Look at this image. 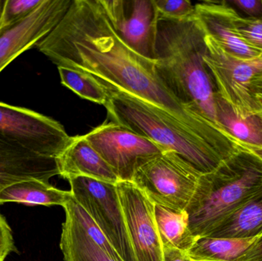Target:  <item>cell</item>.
Here are the masks:
<instances>
[{
    "instance_id": "cell-1",
    "label": "cell",
    "mask_w": 262,
    "mask_h": 261,
    "mask_svg": "<svg viewBox=\"0 0 262 261\" xmlns=\"http://www.w3.org/2000/svg\"><path fill=\"white\" fill-rule=\"evenodd\" d=\"M36 46L57 67L85 72L157 106L226 154L241 147L223 127L175 98L159 78L155 61L121 41L98 0H72L61 21Z\"/></svg>"
},
{
    "instance_id": "cell-2",
    "label": "cell",
    "mask_w": 262,
    "mask_h": 261,
    "mask_svg": "<svg viewBox=\"0 0 262 261\" xmlns=\"http://www.w3.org/2000/svg\"><path fill=\"white\" fill-rule=\"evenodd\" d=\"M206 36L195 16L182 21L160 19L154 61L159 78L175 98L217 124L216 90L204 61Z\"/></svg>"
},
{
    "instance_id": "cell-3",
    "label": "cell",
    "mask_w": 262,
    "mask_h": 261,
    "mask_svg": "<svg viewBox=\"0 0 262 261\" xmlns=\"http://www.w3.org/2000/svg\"><path fill=\"white\" fill-rule=\"evenodd\" d=\"M101 83L108 93L104 107L111 122L151 139L166 151L176 152L200 174L214 171L232 156L157 106Z\"/></svg>"
},
{
    "instance_id": "cell-4",
    "label": "cell",
    "mask_w": 262,
    "mask_h": 261,
    "mask_svg": "<svg viewBox=\"0 0 262 261\" xmlns=\"http://www.w3.org/2000/svg\"><path fill=\"white\" fill-rule=\"evenodd\" d=\"M262 193V157L243 149L216 170L203 174L186 207L189 228L196 239L208 237L228 216Z\"/></svg>"
},
{
    "instance_id": "cell-5",
    "label": "cell",
    "mask_w": 262,
    "mask_h": 261,
    "mask_svg": "<svg viewBox=\"0 0 262 261\" xmlns=\"http://www.w3.org/2000/svg\"><path fill=\"white\" fill-rule=\"evenodd\" d=\"M204 61L216 93L240 114L262 112V53L249 59L236 58L225 52L211 37Z\"/></svg>"
},
{
    "instance_id": "cell-6",
    "label": "cell",
    "mask_w": 262,
    "mask_h": 261,
    "mask_svg": "<svg viewBox=\"0 0 262 261\" xmlns=\"http://www.w3.org/2000/svg\"><path fill=\"white\" fill-rule=\"evenodd\" d=\"M201 175L178 153L169 150L141 165L131 182L154 205L185 211Z\"/></svg>"
},
{
    "instance_id": "cell-7",
    "label": "cell",
    "mask_w": 262,
    "mask_h": 261,
    "mask_svg": "<svg viewBox=\"0 0 262 261\" xmlns=\"http://www.w3.org/2000/svg\"><path fill=\"white\" fill-rule=\"evenodd\" d=\"M77 203L95 221L123 261H136L117 185L89 177L70 179Z\"/></svg>"
},
{
    "instance_id": "cell-8",
    "label": "cell",
    "mask_w": 262,
    "mask_h": 261,
    "mask_svg": "<svg viewBox=\"0 0 262 261\" xmlns=\"http://www.w3.org/2000/svg\"><path fill=\"white\" fill-rule=\"evenodd\" d=\"M84 136L120 181L131 182L141 165L166 151L151 139L113 122L104 123Z\"/></svg>"
},
{
    "instance_id": "cell-9",
    "label": "cell",
    "mask_w": 262,
    "mask_h": 261,
    "mask_svg": "<svg viewBox=\"0 0 262 261\" xmlns=\"http://www.w3.org/2000/svg\"><path fill=\"white\" fill-rule=\"evenodd\" d=\"M0 133L38 154L58 159L72 141L52 118L0 102Z\"/></svg>"
},
{
    "instance_id": "cell-10",
    "label": "cell",
    "mask_w": 262,
    "mask_h": 261,
    "mask_svg": "<svg viewBox=\"0 0 262 261\" xmlns=\"http://www.w3.org/2000/svg\"><path fill=\"white\" fill-rule=\"evenodd\" d=\"M114 30L129 48L155 60L159 14L154 0H98Z\"/></svg>"
},
{
    "instance_id": "cell-11",
    "label": "cell",
    "mask_w": 262,
    "mask_h": 261,
    "mask_svg": "<svg viewBox=\"0 0 262 261\" xmlns=\"http://www.w3.org/2000/svg\"><path fill=\"white\" fill-rule=\"evenodd\" d=\"M117 188L136 261H164L155 205L132 182L120 181Z\"/></svg>"
},
{
    "instance_id": "cell-12",
    "label": "cell",
    "mask_w": 262,
    "mask_h": 261,
    "mask_svg": "<svg viewBox=\"0 0 262 261\" xmlns=\"http://www.w3.org/2000/svg\"><path fill=\"white\" fill-rule=\"evenodd\" d=\"M72 0H43L26 18L0 30V73L21 53L36 45L61 21Z\"/></svg>"
},
{
    "instance_id": "cell-13",
    "label": "cell",
    "mask_w": 262,
    "mask_h": 261,
    "mask_svg": "<svg viewBox=\"0 0 262 261\" xmlns=\"http://www.w3.org/2000/svg\"><path fill=\"white\" fill-rule=\"evenodd\" d=\"M57 175V159L35 153L0 133V193L12 184L29 179L49 182Z\"/></svg>"
},
{
    "instance_id": "cell-14",
    "label": "cell",
    "mask_w": 262,
    "mask_h": 261,
    "mask_svg": "<svg viewBox=\"0 0 262 261\" xmlns=\"http://www.w3.org/2000/svg\"><path fill=\"white\" fill-rule=\"evenodd\" d=\"M195 18L206 35L211 37L225 52L236 58H255L262 51L254 49L240 39L231 22L232 6L226 0L205 1L195 5Z\"/></svg>"
},
{
    "instance_id": "cell-15",
    "label": "cell",
    "mask_w": 262,
    "mask_h": 261,
    "mask_svg": "<svg viewBox=\"0 0 262 261\" xmlns=\"http://www.w3.org/2000/svg\"><path fill=\"white\" fill-rule=\"evenodd\" d=\"M57 160L59 176L68 180L89 177L115 185L120 182L113 169L92 147L84 135L72 136L70 144Z\"/></svg>"
},
{
    "instance_id": "cell-16",
    "label": "cell",
    "mask_w": 262,
    "mask_h": 261,
    "mask_svg": "<svg viewBox=\"0 0 262 261\" xmlns=\"http://www.w3.org/2000/svg\"><path fill=\"white\" fill-rule=\"evenodd\" d=\"M215 118L220 127L255 152L262 151V114H240L215 94Z\"/></svg>"
},
{
    "instance_id": "cell-17",
    "label": "cell",
    "mask_w": 262,
    "mask_h": 261,
    "mask_svg": "<svg viewBox=\"0 0 262 261\" xmlns=\"http://www.w3.org/2000/svg\"><path fill=\"white\" fill-rule=\"evenodd\" d=\"M262 234V193L251 199L221 222L208 237L256 239Z\"/></svg>"
},
{
    "instance_id": "cell-18",
    "label": "cell",
    "mask_w": 262,
    "mask_h": 261,
    "mask_svg": "<svg viewBox=\"0 0 262 261\" xmlns=\"http://www.w3.org/2000/svg\"><path fill=\"white\" fill-rule=\"evenodd\" d=\"M72 197L70 191H63L52 186L49 182L29 179L12 184L0 193V205L18 202L28 205H61Z\"/></svg>"
},
{
    "instance_id": "cell-19",
    "label": "cell",
    "mask_w": 262,
    "mask_h": 261,
    "mask_svg": "<svg viewBox=\"0 0 262 261\" xmlns=\"http://www.w3.org/2000/svg\"><path fill=\"white\" fill-rule=\"evenodd\" d=\"M66 212L60 248L64 261H123L98 247L85 234L72 215Z\"/></svg>"
},
{
    "instance_id": "cell-20",
    "label": "cell",
    "mask_w": 262,
    "mask_h": 261,
    "mask_svg": "<svg viewBox=\"0 0 262 261\" xmlns=\"http://www.w3.org/2000/svg\"><path fill=\"white\" fill-rule=\"evenodd\" d=\"M154 216L163 246H171L187 252L197 239L189 228L186 211L154 205Z\"/></svg>"
},
{
    "instance_id": "cell-21",
    "label": "cell",
    "mask_w": 262,
    "mask_h": 261,
    "mask_svg": "<svg viewBox=\"0 0 262 261\" xmlns=\"http://www.w3.org/2000/svg\"><path fill=\"white\" fill-rule=\"evenodd\" d=\"M256 239L200 238L188 254L193 261H238Z\"/></svg>"
},
{
    "instance_id": "cell-22",
    "label": "cell",
    "mask_w": 262,
    "mask_h": 261,
    "mask_svg": "<svg viewBox=\"0 0 262 261\" xmlns=\"http://www.w3.org/2000/svg\"><path fill=\"white\" fill-rule=\"evenodd\" d=\"M61 83L83 99L105 105L108 93L105 86L96 78L73 68L58 67Z\"/></svg>"
},
{
    "instance_id": "cell-23",
    "label": "cell",
    "mask_w": 262,
    "mask_h": 261,
    "mask_svg": "<svg viewBox=\"0 0 262 261\" xmlns=\"http://www.w3.org/2000/svg\"><path fill=\"white\" fill-rule=\"evenodd\" d=\"M63 208H64V211H68L72 215V217L82 228L85 234L90 238L91 240L93 241L98 247L102 248L104 251L110 254L111 255L121 258L112 245L109 243L99 227L96 225L95 221L84 211L82 207L80 206L77 203L76 201L72 197H72L64 204Z\"/></svg>"
},
{
    "instance_id": "cell-24",
    "label": "cell",
    "mask_w": 262,
    "mask_h": 261,
    "mask_svg": "<svg viewBox=\"0 0 262 261\" xmlns=\"http://www.w3.org/2000/svg\"><path fill=\"white\" fill-rule=\"evenodd\" d=\"M231 22L240 39L251 47L262 51V18L243 16L232 6Z\"/></svg>"
},
{
    "instance_id": "cell-25",
    "label": "cell",
    "mask_w": 262,
    "mask_h": 261,
    "mask_svg": "<svg viewBox=\"0 0 262 261\" xmlns=\"http://www.w3.org/2000/svg\"><path fill=\"white\" fill-rule=\"evenodd\" d=\"M159 20L182 21L195 16V5L188 0H154Z\"/></svg>"
},
{
    "instance_id": "cell-26",
    "label": "cell",
    "mask_w": 262,
    "mask_h": 261,
    "mask_svg": "<svg viewBox=\"0 0 262 261\" xmlns=\"http://www.w3.org/2000/svg\"><path fill=\"white\" fill-rule=\"evenodd\" d=\"M42 3L43 0H6L0 30L26 18Z\"/></svg>"
},
{
    "instance_id": "cell-27",
    "label": "cell",
    "mask_w": 262,
    "mask_h": 261,
    "mask_svg": "<svg viewBox=\"0 0 262 261\" xmlns=\"http://www.w3.org/2000/svg\"><path fill=\"white\" fill-rule=\"evenodd\" d=\"M238 13L248 18H262V0H226ZM241 15V14H240Z\"/></svg>"
},
{
    "instance_id": "cell-28",
    "label": "cell",
    "mask_w": 262,
    "mask_h": 261,
    "mask_svg": "<svg viewBox=\"0 0 262 261\" xmlns=\"http://www.w3.org/2000/svg\"><path fill=\"white\" fill-rule=\"evenodd\" d=\"M15 250L12 230L7 222L0 214V261L6 260L11 252Z\"/></svg>"
},
{
    "instance_id": "cell-29",
    "label": "cell",
    "mask_w": 262,
    "mask_h": 261,
    "mask_svg": "<svg viewBox=\"0 0 262 261\" xmlns=\"http://www.w3.org/2000/svg\"><path fill=\"white\" fill-rule=\"evenodd\" d=\"M238 261H262V234L255 239Z\"/></svg>"
},
{
    "instance_id": "cell-30",
    "label": "cell",
    "mask_w": 262,
    "mask_h": 261,
    "mask_svg": "<svg viewBox=\"0 0 262 261\" xmlns=\"http://www.w3.org/2000/svg\"><path fill=\"white\" fill-rule=\"evenodd\" d=\"M164 261H193L187 252L171 246H163Z\"/></svg>"
},
{
    "instance_id": "cell-31",
    "label": "cell",
    "mask_w": 262,
    "mask_h": 261,
    "mask_svg": "<svg viewBox=\"0 0 262 261\" xmlns=\"http://www.w3.org/2000/svg\"><path fill=\"white\" fill-rule=\"evenodd\" d=\"M6 0H0V26H1L2 17H3V11L6 6Z\"/></svg>"
},
{
    "instance_id": "cell-32",
    "label": "cell",
    "mask_w": 262,
    "mask_h": 261,
    "mask_svg": "<svg viewBox=\"0 0 262 261\" xmlns=\"http://www.w3.org/2000/svg\"><path fill=\"white\" fill-rule=\"evenodd\" d=\"M255 152V151H254ZM255 153H257V154H258L260 156H261V157H262V151H260V152H255Z\"/></svg>"
},
{
    "instance_id": "cell-33",
    "label": "cell",
    "mask_w": 262,
    "mask_h": 261,
    "mask_svg": "<svg viewBox=\"0 0 262 261\" xmlns=\"http://www.w3.org/2000/svg\"><path fill=\"white\" fill-rule=\"evenodd\" d=\"M261 114H262V112H261Z\"/></svg>"
}]
</instances>
